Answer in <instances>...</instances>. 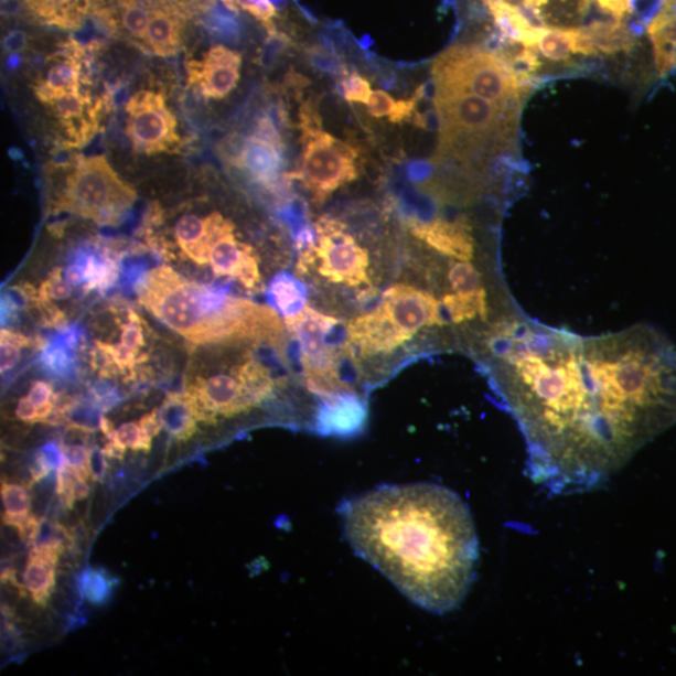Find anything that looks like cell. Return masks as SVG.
<instances>
[{
	"label": "cell",
	"mask_w": 676,
	"mask_h": 676,
	"mask_svg": "<svg viewBox=\"0 0 676 676\" xmlns=\"http://www.w3.org/2000/svg\"><path fill=\"white\" fill-rule=\"evenodd\" d=\"M486 350L529 476L550 495L604 486L676 423V350L650 326L586 340L504 322L487 332Z\"/></svg>",
	"instance_id": "cell-1"
},
{
	"label": "cell",
	"mask_w": 676,
	"mask_h": 676,
	"mask_svg": "<svg viewBox=\"0 0 676 676\" xmlns=\"http://www.w3.org/2000/svg\"><path fill=\"white\" fill-rule=\"evenodd\" d=\"M351 548L414 604L442 615L469 594L479 560L474 517L449 487L385 485L339 506Z\"/></svg>",
	"instance_id": "cell-2"
},
{
	"label": "cell",
	"mask_w": 676,
	"mask_h": 676,
	"mask_svg": "<svg viewBox=\"0 0 676 676\" xmlns=\"http://www.w3.org/2000/svg\"><path fill=\"white\" fill-rule=\"evenodd\" d=\"M137 294L153 316L192 344L286 342L282 321L271 308L233 298L226 289L191 282L169 266L148 271L137 283Z\"/></svg>",
	"instance_id": "cell-3"
},
{
	"label": "cell",
	"mask_w": 676,
	"mask_h": 676,
	"mask_svg": "<svg viewBox=\"0 0 676 676\" xmlns=\"http://www.w3.org/2000/svg\"><path fill=\"white\" fill-rule=\"evenodd\" d=\"M60 186L51 197L55 213L67 212L100 226L122 224L135 205L137 193L118 178L104 155H76L58 164Z\"/></svg>",
	"instance_id": "cell-4"
},
{
	"label": "cell",
	"mask_w": 676,
	"mask_h": 676,
	"mask_svg": "<svg viewBox=\"0 0 676 676\" xmlns=\"http://www.w3.org/2000/svg\"><path fill=\"white\" fill-rule=\"evenodd\" d=\"M316 240L300 251L298 272L305 279L356 293L360 303L378 294L367 248L348 234L344 222L321 217L314 224Z\"/></svg>",
	"instance_id": "cell-5"
},
{
	"label": "cell",
	"mask_w": 676,
	"mask_h": 676,
	"mask_svg": "<svg viewBox=\"0 0 676 676\" xmlns=\"http://www.w3.org/2000/svg\"><path fill=\"white\" fill-rule=\"evenodd\" d=\"M432 76L439 95H474L498 106H521L527 94L506 63L494 52L453 45L433 62Z\"/></svg>",
	"instance_id": "cell-6"
},
{
	"label": "cell",
	"mask_w": 676,
	"mask_h": 676,
	"mask_svg": "<svg viewBox=\"0 0 676 676\" xmlns=\"http://www.w3.org/2000/svg\"><path fill=\"white\" fill-rule=\"evenodd\" d=\"M302 157L299 170L287 178L300 181L312 200L322 205L332 193L357 179V152L322 129L316 109L310 104L300 110Z\"/></svg>",
	"instance_id": "cell-7"
},
{
	"label": "cell",
	"mask_w": 676,
	"mask_h": 676,
	"mask_svg": "<svg viewBox=\"0 0 676 676\" xmlns=\"http://www.w3.org/2000/svg\"><path fill=\"white\" fill-rule=\"evenodd\" d=\"M224 154L229 163L267 190L276 191L290 181L283 173L282 137L271 117L259 118L254 132L245 138H228Z\"/></svg>",
	"instance_id": "cell-8"
},
{
	"label": "cell",
	"mask_w": 676,
	"mask_h": 676,
	"mask_svg": "<svg viewBox=\"0 0 676 676\" xmlns=\"http://www.w3.org/2000/svg\"><path fill=\"white\" fill-rule=\"evenodd\" d=\"M126 114V133L136 152L153 155L180 151L183 142L178 118L161 92H137L128 99Z\"/></svg>",
	"instance_id": "cell-9"
},
{
	"label": "cell",
	"mask_w": 676,
	"mask_h": 676,
	"mask_svg": "<svg viewBox=\"0 0 676 676\" xmlns=\"http://www.w3.org/2000/svg\"><path fill=\"white\" fill-rule=\"evenodd\" d=\"M440 133L502 135L512 137L521 106H498L474 95H434Z\"/></svg>",
	"instance_id": "cell-10"
},
{
	"label": "cell",
	"mask_w": 676,
	"mask_h": 676,
	"mask_svg": "<svg viewBox=\"0 0 676 676\" xmlns=\"http://www.w3.org/2000/svg\"><path fill=\"white\" fill-rule=\"evenodd\" d=\"M210 265L216 277L234 279L249 291L262 286L255 249L240 243L235 236V225L218 215L211 239Z\"/></svg>",
	"instance_id": "cell-11"
},
{
	"label": "cell",
	"mask_w": 676,
	"mask_h": 676,
	"mask_svg": "<svg viewBox=\"0 0 676 676\" xmlns=\"http://www.w3.org/2000/svg\"><path fill=\"white\" fill-rule=\"evenodd\" d=\"M378 303L383 305L395 325L411 339L423 329L443 328L441 300L428 291L397 283L383 292Z\"/></svg>",
	"instance_id": "cell-12"
},
{
	"label": "cell",
	"mask_w": 676,
	"mask_h": 676,
	"mask_svg": "<svg viewBox=\"0 0 676 676\" xmlns=\"http://www.w3.org/2000/svg\"><path fill=\"white\" fill-rule=\"evenodd\" d=\"M243 58L224 45H215L201 60L186 63L187 85L206 99H224L239 81Z\"/></svg>",
	"instance_id": "cell-13"
},
{
	"label": "cell",
	"mask_w": 676,
	"mask_h": 676,
	"mask_svg": "<svg viewBox=\"0 0 676 676\" xmlns=\"http://www.w3.org/2000/svg\"><path fill=\"white\" fill-rule=\"evenodd\" d=\"M86 50L77 42L69 41L64 47L50 55L41 76L35 79L34 95L43 105L51 100L77 94L86 85Z\"/></svg>",
	"instance_id": "cell-14"
},
{
	"label": "cell",
	"mask_w": 676,
	"mask_h": 676,
	"mask_svg": "<svg viewBox=\"0 0 676 676\" xmlns=\"http://www.w3.org/2000/svg\"><path fill=\"white\" fill-rule=\"evenodd\" d=\"M368 407L365 395L344 393L318 405L313 431L320 437L355 438L366 428Z\"/></svg>",
	"instance_id": "cell-15"
},
{
	"label": "cell",
	"mask_w": 676,
	"mask_h": 676,
	"mask_svg": "<svg viewBox=\"0 0 676 676\" xmlns=\"http://www.w3.org/2000/svg\"><path fill=\"white\" fill-rule=\"evenodd\" d=\"M411 234L442 256L471 261L474 259L475 240L465 216L437 217L426 224L407 225Z\"/></svg>",
	"instance_id": "cell-16"
},
{
	"label": "cell",
	"mask_w": 676,
	"mask_h": 676,
	"mask_svg": "<svg viewBox=\"0 0 676 676\" xmlns=\"http://www.w3.org/2000/svg\"><path fill=\"white\" fill-rule=\"evenodd\" d=\"M187 18L171 3L153 9L148 23L144 52L171 57L180 53L186 40Z\"/></svg>",
	"instance_id": "cell-17"
},
{
	"label": "cell",
	"mask_w": 676,
	"mask_h": 676,
	"mask_svg": "<svg viewBox=\"0 0 676 676\" xmlns=\"http://www.w3.org/2000/svg\"><path fill=\"white\" fill-rule=\"evenodd\" d=\"M26 14L61 30H81L92 12V0H21Z\"/></svg>",
	"instance_id": "cell-18"
},
{
	"label": "cell",
	"mask_w": 676,
	"mask_h": 676,
	"mask_svg": "<svg viewBox=\"0 0 676 676\" xmlns=\"http://www.w3.org/2000/svg\"><path fill=\"white\" fill-rule=\"evenodd\" d=\"M58 560L40 550L31 549L23 576L24 587L34 603L41 608L49 604L55 590V568Z\"/></svg>",
	"instance_id": "cell-19"
},
{
	"label": "cell",
	"mask_w": 676,
	"mask_h": 676,
	"mask_svg": "<svg viewBox=\"0 0 676 676\" xmlns=\"http://www.w3.org/2000/svg\"><path fill=\"white\" fill-rule=\"evenodd\" d=\"M175 243L183 254L200 266L210 264L208 221L193 213L182 216L174 227Z\"/></svg>",
	"instance_id": "cell-20"
},
{
	"label": "cell",
	"mask_w": 676,
	"mask_h": 676,
	"mask_svg": "<svg viewBox=\"0 0 676 676\" xmlns=\"http://www.w3.org/2000/svg\"><path fill=\"white\" fill-rule=\"evenodd\" d=\"M268 298L283 319H290L308 308V287L289 272H280L268 286Z\"/></svg>",
	"instance_id": "cell-21"
},
{
	"label": "cell",
	"mask_w": 676,
	"mask_h": 676,
	"mask_svg": "<svg viewBox=\"0 0 676 676\" xmlns=\"http://www.w3.org/2000/svg\"><path fill=\"white\" fill-rule=\"evenodd\" d=\"M160 418L163 428L175 440L187 441L197 431L198 421L194 418L189 398L184 394L167 396L160 410Z\"/></svg>",
	"instance_id": "cell-22"
},
{
	"label": "cell",
	"mask_w": 676,
	"mask_h": 676,
	"mask_svg": "<svg viewBox=\"0 0 676 676\" xmlns=\"http://www.w3.org/2000/svg\"><path fill=\"white\" fill-rule=\"evenodd\" d=\"M2 502L4 506L3 522L17 530L30 516L32 497L23 485L2 483Z\"/></svg>",
	"instance_id": "cell-23"
},
{
	"label": "cell",
	"mask_w": 676,
	"mask_h": 676,
	"mask_svg": "<svg viewBox=\"0 0 676 676\" xmlns=\"http://www.w3.org/2000/svg\"><path fill=\"white\" fill-rule=\"evenodd\" d=\"M79 594L88 603L104 605L112 595L115 580L104 570L88 569L78 580Z\"/></svg>",
	"instance_id": "cell-24"
},
{
	"label": "cell",
	"mask_w": 676,
	"mask_h": 676,
	"mask_svg": "<svg viewBox=\"0 0 676 676\" xmlns=\"http://www.w3.org/2000/svg\"><path fill=\"white\" fill-rule=\"evenodd\" d=\"M448 281L453 292L461 294H475L486 291L483 275L470 261L450 262Z\"/></svg>",
	"instance_id": "cell-25"
},
{
	"label": "cell",
	"mask_w": 676,
	"mask_h": 676,
	"mask_svg": "<svg viewBox=\"0 0 676 676\" xmlns=\"http://www.w3.org/2000/svg\"><path fill=\"white\" fill-rule=\"evenodd\" d=\"M305 54H308V60L313 68L330 74L332 77L341 78L348 72L341 55L328 42L325 44L313 45V47L305 51Z\"/></svg>",
	"instance_id": "cell-26"
},
{
	"label": "cell",
	"mask_w": 676,
	"mask_h": 676,
	"mask_svg": "<svg viewBox=\"0 0 676 676\" xmlns=\"http://www.w3.org/2000/svg\"><path fill=\"white\" fill-rule=\"evenodd\" d=\"M537 49H539L545 58L550 61H568L572 53L570 30L549 28L543 35L539 44H537Z\"/></svg>",
	"instance_id": "cell-27"
},
{
	"label": "cell",
	"mask_w": 676,
	"mask_h": 676,
	"mask_svg": "<svg viewBox=\"0 0 676 676\" xmlns=\"http://www.w3.org/2000/svg\"><path fill=\"white\" fill-rule=\"evenodd\" d=\"M339 89L342 97L348 104H368L369 97L373 95L372 85L369 82L360 76L357 72H347L344 77L340 78Z\"/></svg>",
	"instance_id": "cell-28"
},
{
	"label": "cell",
	"mask_w": 676,
	"mask_h": 676,
	"mask_svg": "<svg viewBox=\"0 0 676 676\" xmlns=\"http://www.w3.org/2000/svg\"><path fill=\"white\" fill-rule=\"evenodd\" d=\"M653 45L670 44L676 47V18L668 12L659 11L646 26Z\"/></svg>",
	"instance_id": "cell-29"
},
{
	"label": "cell",
	"mask_w": 676,
	"mask_h": 676,
	"mask_svg": "<svg viewBox=\"0 0 676 676\" xmlns=\"http://www.w3.org/2000/svg\"><path fill=\"white\" fill-rule=\"evenodd\" d=\"M120 447L133 451L148 452L152 447V439L142 431L140 423L126 422L116 430L115 439Z\"/></svg>",
	"instance_id": "cell-30"
},
{
	"label": "cell",
	"mask_w": 676,
	"mask_h": 676,
	"mask_svg": "<svg viewBox=\"0 0 676 676\" xmlns=\"http://www.w3.org/2000/svg\"><path fill=\"white\" fill-rule=\"evenodd\" d=\"M28 398L39 409L40 422L49 421L55 409L57 396L53 391V387L45 382H35L28 393Z\"/></svg>",
	"instance_id": "cell-31"
},
{
	"label": "cell",
	"mask_w": 676,
	"mask_h": 676,
	"mask_svg": "<svg viewBox=\"0 0 676 676\" xmlns=\"http://www.w3.org/2000/svg\"><path fill=\"white\" fill-rule=\"evenodd\" d=\"M239 9H244L247 13L254 15L257 21L261 22L268 34L277 33L273 18L277 15L276 7L272 0H236Z\"/></svg>",
	"instance_id": "cell-32"
},
{
	"label": "cell",
	"mask_w": 676,
	"mask_h": 676,
	"mask_svg": "<svg viewBox=\"0 0 676 676\" xmlns=\"http://www.w3.org/2000/svg\"><path fill=\"white\" fill-rule=\"evenodd\" d=\"M143 323L138 314L128 310L127 322L122 326V333H120V342L128 348L136 352L137 355L146 356L141 354V350L146 346Z\"/></svg>",
	"instance_id": "cell-33"
},
{
	"label": "cell",
	"mask_w": 676,
	"mask_h": 676,
	"mask_svg": "<svg viewBox=\"0 0 676 676\" xmlns=\"http://www.w3.org/2000/svg\"><path fill=\"white\" fill-rule=\"evenodd\" d=\"M73 293V286L62 276L61 268H54L39 290V296L43 300L66 301Z\"/></svg>",
	"instance_id": "cell-34"
},
{
	"label": "cell",
	"mask_w": 676,
	"mask_h": 676,
	"mask_svg": "<svg viewBox=\"0 0 676 676\" xmlns=\"http://www.w3.org/2000/svg\"><path fill=\"white\" fill-rule=\"evenodd\" d=\"M64 459L82 479L89 480V450L83 443H62Z\"/></svg>",
	"instance_id": "cell-35"
},
{
	"label": "cell",
	"mask_w": 676,
	"mask_h": 676,
	"mask_svg": "<svg viewBox=\"0 0 676 676\" xmlns=\"http://www.w3.org/2000/svg\"><path fill=\"white\" fill-rule=\"evenodd\" d=\"M437 162L434 161H410L406 164L407 179L418 186L425 187L432 181L434 170H437Z\"/></svg>",
	"instance_id": "cell-36"
},
{
	"label": "cell",
	"mask_w": 676,
	"mask_h": 676,
	"mask_svg": "<svg viewBox=\"0 0 676 676\" xmlns=\"http://www.w3.org/2000/svg\"><path fill=\"white\" fill-rule=\"evenodd\" d=\"M43 354V364L45 367L52 369L55 374H64L72 366V357L68 352L61 347H45Z\"/></svg>",
	"instance_id": "cell-37"
},
{
	"label": "cell",
	"mask_w": 676,
	"mask_h": 676,
	"mask_svg": "<svg viewBox=\"0 0 676 676\" xmlns=\"http://www.w3.org/2000/svg\"><path fill=\"white\" fill-rule=\"evenodd\" d=\"M395 105L396 100L386 92L375 90L369 97L367 107L369 115L375 118H383L391 115Z\"/></svg>",
	"instance_id": "cell-38"
},
{
	"label": "cell",
	"mask_w": 676,
	"mask_h": 676,
	"mask_svg": "<svg viewBox=\"0 0 676 676\" xmlns=\"http://www.w3.org/2000/svg\"><path fill=\"white\" fill-rule=\"evenodd\" d=\"M210 26L213 32L235 40L238 35V24L233 17L218 13L211 17Z\"/></svg>",
	"instance_id": "cell-39"
},
{
	"label": "cell",
	"mask_w": 676,
	"mask_h": 676,
	"mask_svg": "<svg viewBox=\"0 0 676 676\" xmlns=\"http://www.w3.org/2000/svg\"><path fill=\"white\" fill-rule=\"evenodd\" d=\"M107 455L105 450L94 448L89 450V474L95 481H104L107 474Z\"/></svg>",
	"instance_id": "cell-40"
},
{
	"label": "cell",
	"mask_w": 676,
	"mask_h": 676,
	"mask_svg": "<svg viewBox=\"0 0 676 676\" xmlns=\"http://www.w3.org/2000/svg\"><path fill=\"white\" fill-rule=\"evenodd\" d=\"M15 418L25 423L40 422L39 409L28 397L21 398L17 404Z\"/></svg>",
	"instance_id": "cell-41"
},
{
	"label": "cell",
	"mask_w": 676,
	"mask_h": 676,
	"mask_svg": "<svg viewBox=\"0 0 676 676\" xmlns=\"http://www.w3.org/2000/svg\"><path fill=\"white\" fill-rule=\"evenodd\" d=\"M138 423H140L141 429L147 437L151 439L157 437V434H159L163 428L159 410H153L150 414L144 415Z\"/></svg>",
	"instance_id": "cell-42"
},
{
	"label": "cell",
	"mask_w": 676,
	"mask_h": 676,
	"mask_svg": "<svg viewBox=\"0 0 676 676\" xmlns=\"http://www.w3.org/2000/svg\"><path fill=\"white\" fill-rule=\"evenodd\" d=\"M597 2L601 8H604L605 11L623 20L625 14L629 13L630 2H632V0H597Z\"/></svg>",
	"instance_id": "cell-43"
},
{
	"label": "cell",
	"mask_w": 676,
	"mask_h": 676,
	"mask_svg": "<svg viewBox=\"0 0 676 676\" xmlns=\"http://www.w3.org/2000/svg\"><path fill=\"white\" fill-rule=\"evenodd\" d=\"M64 279L72 286H81L86 283L85 264H73L64 271Z\"/></svg>",
	"instance_id": "cell-44"
},
{
	"label": "cell",
	"mask_w": 676,
	"mask_h": 676,
	"mask_svg": "<svg viewBox=\"0 0 676 676\" xmlns=\"http://www.w3.org/2000/svg\"><path fill=\"white\" fill-rule=\"evenodd\" d=\"M90 494V486L88 484V480L78 478L74 479L73 483V495L77 502H82V500H86Z\"/></svg>",
	"instance_id": "cell-45"
},
{
	"label": "cell",
	"mask_w": 676,
	"mask_h": 676,
	"mask_svg": "<svg viewBox=\"0 0 676 676\" xmlns=\"http://www.w3.org/2000/svg\"><path fill=\"white\" fill-rule=\"evenodd\" d=\"M222 4L228 9L229 12L237 14L239 12V8L236 3V0H221Z\"/></svg>",
	"instance_id": "cell-46"
}]
</instances>
